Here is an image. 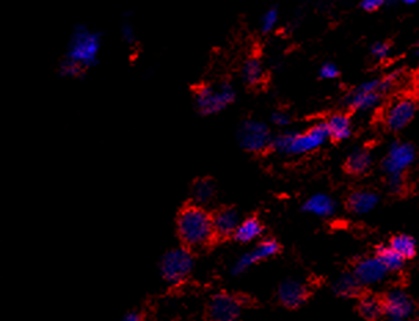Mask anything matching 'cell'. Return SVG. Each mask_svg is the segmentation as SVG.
I'll list each match as a JSON object with an SVG mask.
<instances>
[{"label":"cell","instance_id":"obj_15","mask_svg":"<svg viewBox=\"0 0 419 321\" xmlns=\"http://www.w3.org/2000/svg\"><path fill=\"white\" fill-rule=\"evenodd\" d=\"M239 222H240V219L235 210L224 209V210L218 211L213 217V228H214L216 236H220V237L232 236L235 233Z\"/></svg>","mask_w":419,"mask_h":321},{"label":"cell","instance_id":"obj_4","mask_svg":"<svg viewBox=\"0 0 419 321\" xmlns=\"http://www.w3.org/2000/svg\"><path fill=\"white\" fill-rule=\"evenodd\" d=\"M397 79V73H392L385 79H371L361 83L346 95V106L354 112H370L375 109L381 104L382 95L396 84Z\"/></svg>","mask_w":419,"mask_h":321},{"label":"cell","instance_id":"obj_2","mask_svg":"<svg viewBox=\"0 0 419 321\" xmlns=\"http://www.w3.org/2000/svg\"><path fill=\"white\" fill-rule=\"evenodd\" d=\"M177 228L179 239L189 248L204 247L216 236L213 217L200 206L183 209L178 217Z\"/></svg>","mask_w":419,"mask_h":321},{"label":"cell","instance_id":"obj_13","mask_svg":"<svg viewBox=\"0 0 419 321\" xmlns=\"http://www.w3.org/2000/svg\"><path fill=\"white\" fill-rule=\"evenodd\" d=\"M387 273V269L375 255L360 259L353 270V274L361 285H372L381 283Z\"/></svg>","mask_w":419,"mask_h":321},{"label":"cell","instance_id":"obj_1","mask_svg":"<svg viewBox=\"0 0 419 321\" xmlns=\"http://www.w3.org/2000/svg\"><path fill=\"white\" fill-rule=\"evenodd\" d=\"M101 50L102 34L86 24H78L69 35L64 57L76 62L87 72L98 64Z\"/></svg>","mask_w":419,"mask_h":321},{"label":"cell","instance_id":"obj_18","mask_svg":"<svg viewBox=\"0 0 419 321\" xmlns=\"http://www.w3.org/2000/svg\"><path fill=\"white\" fill-rule=\"evenodd\" d=\"M324 124L327 127L328 136L335 141L348 139L352 134V121L343 113H335L330 116Z\"/></svg>","mask_w":419,"mask_h":321},{"label":"cell","instance_id":"obj_19","mask_svg":"<svg viewBox=\"0 0 419 321\" xmlns=\"http://www.w3.org/2000/svg\"><path fill=\"white\" fill-rule=\"evenodd\" d=\"M371 165H372L371 153L367 149H356L348 156L345 167L350 174L360 176L367 173Z\"/></svg>","mask_w":419,"mask_h":321},{"label":"cell","instance_id":"obj_20","mask_svg":"<svg viewBox=\"0 0 419 321\" xmlns=\"http://www.w3.org/2000/svg\"><path fill=\"white\" fill-rule=\"evenodd\" d=\"M262 224L257 218H247L239 222L234 236L239 243L247 244L256 241L262 235Z\"/></svg>","mask_w":419,"mask_h":321},{"label":"cell","instance_id":"obj_22","mask_svg":"<svg viewBox=\"0 0 419 321\" xmlns=\"http://www.w3.org/2000/svg\"><path fill=\"white\" fill-rule=\"evenodd\" d=\"M404 261L412 259L416 255L418 251V244L414 237L408 235H397L392 239L389 244Z\"/></svg>","mask_w":419,"mask_h":321},{"label":"cell","instance_id":"obj_21","mask_svg":"<svg viewBox=\"0 0 419 321\" xmlns=\"http://www.w3.org/2000/svg\"><path fill=\"white\" fill-rule=\"evenodd\" d=\"M242 78L246 84L249 86H258L264 82L265 78V69L260 58L251 57L246 60L242 68Z\"/></svg>","mask_w":419,"mask_h":321},{"label":"cell","instance_id":"obj_38","mask_svg":"<svg viewBox=\"0 0 419 321\" xmlns=\"http://www.w3.org/2000/svg\"><path fill=\"white\" fill-rule=\"evenodd\" d=\"M415 79H416V82H418V84H419V69H418V72H416V76H415Z\"/></svg>","mask_w":419,"mask_h":321},{"label":"cell","instance_id":"obj_27","mask_svg":"<svg viewBox=\"0 0 419 321\" xmlns=\"http://www.w3.org/2000/svg\"><path fill=\"white\" fill-rule=\"evenodd\" d=\"M57 72L64 79H80L86 75V71L82 67L65 57L60 61Z\"/></svg>","mask_w":419,"mask_h":321},{"label":"cell","instance_id":"obj_10","mask_svg":"<svg viewBox=\"0 0 419 321\" xmlns=\"http://www.w3.org/2000/svg\"><path fill=\"white\" fill-rule=\"evenodd\" d=\"M278 252H279V244L275 240H272V239L262 240V241L257 243L256 247H253L250 251L245 252L234 263L232 272H234V274H242L246 270H249L250 268H253L254 265L275 257Z\"/></svg>","mask_w":419,"mask_h":321},{"label":"cell","instance_id":"obj_30","mask_svg":"<svg viewBox=\"0 0 419 321\" xmlns=\"http://www.w3.org/2000/svg\"><path fill=\"white\" fill-rule=\"evenodd\" d=\"M319 75H320V78L324 79V80H332V79L338 78L339 71H338V68H337L335 64L326 62V64L321 65V68H320V71H319Z\"/></svg>","mask_w":419,"mask_h":321},{"label":"cell","instance_id":"obj_3","mask_svg":"<svg viewBox=\"0 0 419 321\" xmlns=\"http://www.w3.org/2000/svg\"><path fill=\"white\" fill-rule=\"evenodd\" d=\"M324 123H317L302 132H284L272 139L271 147L282 154H305L323 146L328 139Z\"/></svg>","mask_w":419,"mask_h":321},{"label":"cell","instance_id":"obj_33","mask_svg":"<svg viewBox=\"0 0 419 321\" xmlns=\"http://www.w3.org/2000/svg\"><path fill=\"white\" fill-rule=\"evenodd\" d=\"M271 121L276 126V127H287L290 124V116L283 112V110H276L272 116H271Z\"/></svg>","mask_w":419,"mask_h":321},{"label":"cell","instance_id":"obj_34","mask_svg":"<svg viewBox=\"0 0 419 321\" xmlns=\"http://www.w3.org/2000/svg\"><path fill=\"white\" fill-rule=\"evenodd\" d=\"M389 187L394 191V192H398L401 191L403 185H404V180H403V176H392L389 177Z\"/></svg>","mask_w":419,"mask_h":321},{"label":"cell","instance_id":"obj_17","mask_svg":"<svg viewBox=\"0 0 419 321\" xmlns=\"http://www.w3.org/2000/svg\"><path fill=\"white\" fill-rule=\"evenodd\" d=\"M304 210L315 217H320V218H327L334 215L335 210H337V204L334 202L332 198H330L328 195L324 193H317L310 196L305 204H304Z\"/></svg>","mask_w":419,"mask_h":321},{"label":"cell","instance_id":"obj_28","mask_svg":"<svg viewBox=\"0 0 419 321\" xmlns=\"http://www.w3.org/2000/svg\"><path fill=\"white\" fill-rule=\"evenodd\" d=\"M278 24H279V10L276 6H271L261 16V20H260L261 31L264 34L272 32L278 27Z\"/></svg>","mask_w":419,"mask_h":321},{"label":"cell","instance_id":"obj_16","mask_svg":"<svg viewBox=\"0 0 419 321\" xmlns=\"http://www.w3.org/2000/svg\"><path fill=\"white\" fill-rule=\"evenodd\" d=\"M379 202L376 193L371 191H357L352 193L348 199V209L357 215H364L371 213Z\"/></svg>","mask_w":419,"mask_h":321},{"label":"cell","instance_id":"obj_14","mask_svg":"<svg viewBox=\"0 0 419 321\" xmlns=\"http://www.w3.org/2000/svg\"><path fill=\"white\" fill-rule=\"evenodd\" d=\"M309 291L305 283L299 280H286L280 284L278 296L279 300L287 307H298L308 299Z\"/></svg>","mask_w":419,"mask_h":321},{"label":"cell","instance_id":"obj_9","mask_svg":"<svg viewBox=\"0 0 419 321\" xmlns=\"http://www.w3.org/2000/svg\"><path fill=\"white\" fill-rule=\"evenodd\" d=\"M212 321H239L242 316V300L228 292L216 294L208 306Z\"/></svg>","mask_w":419,"mask_h":321},{"label":"cell","instance_id":"obj_31","mask_svg":"<svg viewBox=\"0 0 419 321\" xmlns=\"http://www.w3.org/2000/svg\"><path fill=\"white\" fill-rule=\"evenodd\" d=\"M371 54L376 58V60H386L389 56H390V47L386 45V43H375L372 47H371Z\"/></svg>","mask_w":419,"mask_h":321},{"label":"cell","instance_id":"obj_36","mask_svg":"<svg viewBox=\"0 0 419 321\" xmlns=\"http://www.w3.org/2000/svg\"><path fill=\"white\" fill-rule=\"evenodd\" d=\"M403 2L405 5H408V6H414V5H416L419 2V0H403Z\"/></svg>","mask_w":419,"mask_h":321},{"label":"cell","instance_id":"obj_8","mask_svg":"<svg viewBox=\"0 0 419 321\" xmlns=\"http://www.w3.org/2000/svg\"><path fill=\"white\" fill-rule=\"evenodd\" d=\"M415 160V149L407 142H393L383 158L382 167L387 177L403 176Z\"/></svg>","mask_w":419,"mask_h":321},{"label":"cell","instance_id":"obj_5","mask_svg":"<svg viewBox=\"0 0 419 321\" xmlns=\"http://www.w3.org/2000/svg\"><path fill=\"white\" fill-rule=\"evenodd\" d=\"M236 98V90L231 83L204 84L196 90L194 104L201 115H216L228 108Z\"/></svg>","mask_w":419,"mask_h":321},{"label":"cell","instance_id":"obj_35","mask_svg":"<svg viewBox=\"0 0 419 321\" xmlns=\"http://www.w3.org/2000/svg\"><path fill=\"white\" fill-rule=\"evenodd\" d=\"M123 321H142V318H141L139 314H137V313H128V314L123 318Z\"/></svg>","mask_w":419,"mask_h":321},{"label":"cell","instance_id":"obj_29","mask_svg":"<svg viewBox=\"0 0 419 321\" xmlns=\"http://www.w3.org/2000/svg\"><path fill=\"white\" fill-rule=\"evenodd\" d=\"M120 36L127 46H134L137 42V29L133 20L126 14L120 25Z\"/></svg>","mask_w":419,"mask_h":321},{"label":"cell","instance_id":"obj_6","mask_svg":"<svg viewBox=\"0 0 419 321\" xmlns=\"http://www.w3.org/2000/svg\"><path fill=\"white\" fill-rule=\"evenodd\" d=\"M193 265V257L189 250L174 248L163 257L160 263V273L168 284L178 285L190 276Z\"/></svg>","mask_w":419,"mask_h":321},{"label":"cell","instance_id":"obj_26","mask_svg":"<svg viewBox=\"0 0 419 321\" xmlns=\"http://www.w3.org/2000/svg\"><path fill=\"white\" fill-rule=\"evenodd\" d=\"M193 200L197 204H205L214 196V185L212 181L208 180H199L192 189Z\"/></svg>","mask_w":419,"mask_h":321},{"label":"cell","instance_id":"obj_37","mask_svg":"<svg viewBox=\"0 0 419 321\" xmlns=\"http://www.w3.org/2000/svg\"><path fill=\"white\" fill-rule=\"evenodd\" d=\"M389 321H415V320H411V318H405V320H389Z\"/></svg>","mask_w":419,"mask_h":321},{"label":"cell","instance_id":"obj_23","mask_svg":"<svg viewBox=\"0 0 419 321\" xmlns=\"http://www.w3.org/2000/svg\"><path fill=\"white\" fill-rule=\"evenodd\" d=\"M359 313L365 320H370V321L379 320L383 316L382 300L375 296H371V295L363 296L359 302Z\"/></svg>","mask_w":419,"mask_h":321},{"label":"cell","instance_id":"obj_24","mask_svg":"<svg viewBox=\"0 0 419 321\" xmlns=\"http://www.w3.org/2000/svg\"><path fill=\"white\" fill-rule=\"evenodd\" d=\"M360 287H361V284L357 281V278L353 273H345L334 283L335 294L342 298H352V296L357 295V292L360 291Z\"/></svg>","mask_w":419,"mask_h":321},{"label":"cell","instance_id":"obj_7","mask_svg":"<svg viewBox=\"0 0 419 321\" xmlns=\"http://www.w3.org/2000/svg\"><path fill=\"white\" fill-rule=\"evenodd\" d=\"M272 139L269 127L260 120H246L238 131L240 146L253 153H260L271 147Z\"/></svg>","mask_w":419,"mask_h":321},{"label":"cell","instance_id":"obj_25","mask_svg":"<svg viewBox=\"0 0 419 321\" xmlns=\"http://www.w3.org/2000/svg\"><path fill=\"white\" fill-rule=\"evenodd\" d=\"M375 257L383 263L387 272H397L403 268L404 259L390 247V246H381L376 248Z\"/></svg>","mask_w":419,"mask_h":321},{"label":"cell","instance_id":"obj_32","mask_svg":"<svg viewBox=\"0 0 419 321\" xmlns=\"http://www.w3.org/2000/svg\"><path fill=\"white\" fill-rule=\"evenodd\" d=\"M397 0H361V8L367 12H374L382 8L385 3H393Z\"/></svg>","mask_w":419,"mask_h":321},{"label":"cell","instance_id":"obj_12","mask_svg":"<svg viewBox=\"0 0 419 321\" xmlns=\"http://www.w3.org/2000/svg\"><path fill=\"white\" fill-rule=\"evenodd\" d=\"M383 316L389 320H405L409 318L414 311V302L404 291L394 289L389 292L383 299Z\"/></svg>","mask_w":419,"mask_h":321},{"label":"cell","instance_id":"obj_11","mask_svg":"<svg viewBox=\"0 0 419 321\" xmlns=\"http://www.w3.org/2000/svg\"><path fill=\"white\" fill-rule=\"evenodd\" d=\"M416 112V104L411 98H398L393 101L385 112V123L389 130L400 131L407 127L414 119Z\"/></svg>","mask_w":419,"mask_h":321},{"label":"cell","instance_id":"obj_39","mask_svg":"<svg viewBox=\"0 0 419 321\" xmlns=\"http://www.w3.org/2000/svg\"><path fill=\"white\" fill-rule=\"evenodd\" d=\"M418 98H419V87H418Z\"/></svg>","mask_w":419,"mask_h":321}]
</instances>
